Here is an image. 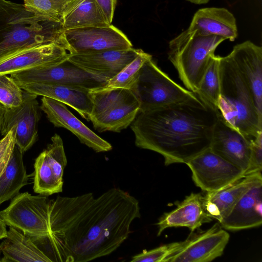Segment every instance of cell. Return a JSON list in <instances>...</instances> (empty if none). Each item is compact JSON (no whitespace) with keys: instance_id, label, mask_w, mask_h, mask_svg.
I'll return each instance as SVG.
<instances>
[{"instance_id":"26","label":"cell","mask_w":262,"mask_h":262,"mask_svg":"<svg viewBox=\"0 0 262 262\" xmlns=\"http://www.w3.org/2000/svg\"><path fill=\"white\" fill-rule=\"evenodd\" d=\"M23 156L15 145L8 165L0 176V205L17 195L21 188L28 184L30 176L27 173Z\"/></svg>"},{"instance_id":"37","label":"cell","mask_w":262,"mask_h":262,"mask_svg":"<svg viewBox=\"0 0 262 262\" xmlns=\"http://www.w3.org/2000/svg\"><path fill=\"white\" fill-rule=\"evenodd\" d=\"M191 3L196 5L205 4L209 2L210 0H186Z\"/></svg>"},{"instance_id":"9","label":"cell","mask_w":262,"mask_h":262,"mask_svg":"<svg viewBox=\"0 0 262 262\" xmlns=\"http://www.w3.org/2000/svg\"><path fill=\"white\" fill-rule=\"evenodd\" d=\"M63 40L71 55L133 48L126 35L112 24L64 30Z\"/></svg>"},{"instance_id":"24","label":"cell","mask_w":262,"mask_h":262,"mask_svg":"<svg viewBox=\"0 0 262 262\" xmlns=\"http://www.w3.org/2000/svg\"><path fill=\"white\" fill-rule=\"evenodd\" d=\"M24 91L37 96L47 97L62 102L75 111L85 120L90 121L92 104L89 91L55 84L18 83Z\"/></svg>"},{"instance_id":"20","label":"cell","mask_w":262,"mask_h":262,"mask_svg":"<svg viewBox=\"0 0 262 262\" xmlns=\"http://www.w3.org/2000/svg\"><path fill=\"white\" fill-rule=\"evenodd\" d=\"M261 182V171L245 174L219 190L207 192L203 195L204 208L210 217L220 223L248 189Z\"/></svg>"},{"instance_id":"8","label":"cell","mask_w":262,"mask_h":262,"mask_svg":"<svg viewBox=\"0 0 262 262\" xmlns=\"http://www.w3.org/2000/svg\"><path fill=\"white\" fill-rule=\"evenodd\" d=\"M49 207L47 195L19 193L7 208L0 211V216L6 225L25 235L41 237L50 234Z\"/></svg>"},{"instance_id":"3","label":"cell","mask_w":262,"mask_h":262,"mask_svg":"<svg viewBox=\"0 0 262 262\" xmlns=\"http://www.w3.org/2000/svg\"><path fill=\"white\" fill-rule=\"evenodd\" d=\"M64 30L61 21L35 15L24 4L0 0V61L36 45L56 42L66 48Z\"/></svg>"},{"instance_id":"31","label":"cell","mask_w":262,"mask_h":262,"mask_svg":"<svg viewBox=\"0 0 262 262\" xmlns=\"http://www.w3.org/2000/svg\"><path fill=\"white\" fill-rule=\"evenodd\" d=\"M23 98L24 90L19 84L8 75L0 74V103L13 108L20 105Z\"/></svg>"},{"instance_id":"30","label":"cell","mask_w":262,"mask_h":262,"mask_svg":"<svg viewBox=\"0 0 262 262\" xmlns=\"http://www.w3.org/2000/svg\"><path fill=\"white\" fill-rule=\"evenodd\" d=\"M152 56L143 50L116 76L107 80L102 87L107 89L121 88L131 90L143 64Z\"/></svg>"},{"instance_id":"16","label":"cell","mask_w":262,"mask_h":262,"mask_svg":"<svg viewBox=\"0 0 262 262\" xmlns=\"http://www.w3.org/2000/svg\"><path fill=\"white\" fill-rule=\"evenodd\" d=\"M71 54L62 45L51 42L34 46L0 61V74L55 66L68 60Z\"/></svg>"},{"instance_id":"27","label":"cell","mask_w":262,"mask_h":262,"mask_svg":"<svg viewBox=\"0 0 262 262\" xmlns=\"http://www.w3.org/2000/svg\"><path fill=\"white\" fill-rule=\"evenodd\" d=\"M64 30L111 25L95 0H80L63 17Z\"/></svg>"},{"instance_id":"29","label":"cell","mask_w":262,"mask_h":262,"mask_svg":"<svg viewBox=\"0 0 262 262\" xmlns=\"http://www.w3.org/2000/svg\"><path fill=\"white\" fill-rule=\"evenodd\" d=\"M29 11L40 16L61 21L80 0H23Z\"/></svg>"},{"instance_id":"38","label":"cell","mask_w":262,"mask_h":262,"mask_svg":"<svg viewBox=\"0 0 262 262\" xmlns=\"http://www.w3.org/2000/svg\"><path fill=\"white\" fill-rule=\"evenodd\" d=\"M5 111V107L0 103V130L3 122V116Z\"/></svg>"},{"instance_id":"23","label":"cell","mask_w":262,"mask_h":262,"mask_svg":"<svg viewBox=\"0 0 262 262\" xmlns=\"http://www.w3.org/2000/svg\"><path fill=\"white\" fill-rule=\"evenodd\" d=\"M187 29L196 31L201 35L219 36L231 41L238 36L235 17L224 8L210 7L198 10Z\"/></svg>"},{"instance_id":"25","label":"cell","mask_w":262,"mask_h":262,"mask_svg":"<svg viewBox=\"0 0 262 262\" xmlns=\"http://www.w3.org/2000/svg\"><path fill=\"white\" fill-rule=\"evenodd\" d=\"M9 227L7 236L0 244L3 254L0 262H51L30 237Z\"/></svg>"},{"instance_id":"15","label":"cell","mask_w":262,"mask_h":262,"mask_svg":"<svg viewBox=\"0 0 262 262\" xmlns=\"http://www.w3.org/2000/svg\"><path fill=\"white\" fill-rule=\"evenodd\" d=\"M252 139L229 125L219 112L209 148L245 174L250 165Z\"/></svg>"},{"instance_id":"34","label":"cell","mask_w":262,"mask_h":262,"mask_svg":"<svg viewBox=\"0 0 262 262\" xmlns=\"http://www.w3.org/2000/svg\"><path fill=\"white\" fill-rule=\"evenodd\" d=\"M262 169V133L251 142L250 165L245 174L261 171Z\"/></svg>"},{"instance_id":"10","label":"cell","mask_w":262,"mask_h":262,"mask_svg":"<svg viewBox=\"0 0 262 262\" xmlns=\"http://www.w3.org/2000/svg\"><path fill=\"white\" fill-rule=\"evenodd\" d=\"M10 77L17 83L55 84L89 91L104 86L106 82L68 60L55 66L13 73Z\"/></svg>"},{"instance_id":"6","label":"cell","mask_w":262,"mask_h":262,"mask_svg":"<svg viewBox=\"0 0 262 262\" xmlns=\"http://www.w3.org/2000/svg\"><path fill=\"white\" fill-rule=\"evenodd\" d=\"M92 107L90 121L98 132L120 133L128 127L140 111L130 90L100 87L89 92Z\"/></svg>"},{"instance_id":"21","label":"cell","mask_w":262,"mask_h":262,"mask_svg":"<svg viewBox=\"0 0 262 262\" xmlns=\"http://www.w3.org/2000/svg\"><path fill=\"white\" fill-rule=\"evenodd\" d=\"M224 229L238 231L262 224V182L248 189L220 223Z\"/></svg>"},{"instance_id":"4","label":"cell","mask_w":262,"mask_h":262,"mask_svg":"<svg viewBox=\"0 0 262 262\" xmlns=\"http://www.w3.org/2000/svg\"><path fill=\"white\" fill-rule=\"evenodd\" d=\"M220 94L218 110L224 120L246 137L262 133V118L251 92L230 54L219 56Z\"/></svg>"},{"instance_id":"14","label":"cell","mask_w":262,"mask_h":262,"mask_svg":"<svg viewBox=\"0 0 262 262\" xmlns=\"http://www.w3.org/2000/svg\"><path fill=\"white\" fill-rule=\"evenodd\" d=\"M37 96L24 90L23 102L20 105L5 107L0 133L4 136L14 127L16 145L23 154L32 146L37 138L40 117Z\"/></svg>"},{"instance_id":"28","label":"cell","mask_w":262,"mask_h":262,"mask_svg":"<svg viewBox=\"0 0 262 262\" xmlns=\"http://www.w3.org/2000/svg\"><path fill=\"white\" fill-rule=\"evenodd\" d=\"M207 106L219 112L218 101L220 94L219 56L213 54L195 93Z\"/></svg>"},{"instance_id":"7","label":"cell","mask_w":262,"mask_h":262,"mask_svg":"<svg viewBox=\"0 0 262 262\" xmlns=\"http://www.w3.org/2000/svg\"><path fill=\"white\" fill-rule=\"evenodd\" d=\"M130 90L139 102V112L198 98L195 93L172 80L152 58L143 64Z\"/></svg>"},{"instance_id":"36","label":"cell","mask_w":262,"mask_h":262,"mask_svg":"<svg viewBox=\"0 0 262 262\" xmlns=\"http://www.w3.org/2000/svg\"><path fill=\"white\" fill-rule=\"evenodd\" d=\"M6 225L0 216V239L5 238L7 235Z\"/></svg>"},{"instance_id":"13","label":"cell","mask_w":262,"mask_h":262,"mask_svg":"<svg viewBox=\"0 0 262 262\" xmlns=\"http://www.w3.org/2000/svg\"><path fill=\"white\" fill-rule=\"evenodd\" d=\"M51 141L34 163L33 190L47 196L62 191L63 171L67 164L60 136L55 134Z\"/></svg>"},{"instance_id":"5","label":"cell","mask_w":262,"mask_h":262,"mask_svg":"<svg viewBox=\"0 0 262 262\" xmlns=\"http://www.w3.org/2000/svg\"><path fill=\"white\" fill-rule=\"evenodd\" d=\"M225 38L188 29L169 42L168 59L187 90L195 93L218 46Z\"/></svg>"},{"instance_id":"1","label":"cell","mask_w":262,"mask_h":262,"mask_svg":"<svg viewBox=\"0 0 262 262\" xmlns=\"http://www.w3.org/2000/svg\"><path fill=\"white\" fill-rule=\"evenodd\" d=\"M141 216L138 201L121 189L50 200V234L42 242L52 262H86L105 256L127 239Z\"/></svg>"},{"instance_id":"18","label":"cell","mask_w":262,"mask_h":262,"mask_svg":"<svg viewBox=\"0 0 262 262\" xmlns=\"http://www.w3.org/2000/svg\"><path fill=\"white\" fill-rule=\"evenodd\" d=\"M133 48L93 54H72L68 60L106 81L116 76L141 52Z\"/></svg>"},{"instance_id":"12","label":"cell","mask_w":262,"mask_h":262,"mask_svg":"<svg viewBox=\"0 0 262 262\" xmlns=\"http://www.w3.org/2000/svg\"><path fill=\"white\" fill-rule=\"evenodd\" d=\"M230 238L218 222L207 230L191 233L179 242L176 251L166 262H208L221 256Z\"/></svg>"},{"instance_id":"19","label":"cell","mask_w":262,"mask_h":262,"mask_svg":"<svg viewBox=\"0 0 262 262\" xmlns=\"http://www.w3.org/2000/svg\"><path fill=\"white\" fill-rule=\"evenodd\" d=\"M247 82L262 118V48L249 40L235 45L230 53Z\"/></svg>"},{"instance_id":"11","label":"cell","mask_w":262,"mask_h":262,"mask_svg":"<svg viewBox=\"0 0 262 262\" xmlns=\"http://www.w3.org/2000/svg\"><path fill=\"white\" fill-rule=\"evenodd\" d=\"M192 179L203 191L212 192L232 183L245 172L208 148L197 155L186 164Z\"/></svg>"},{"instance_id":"22","label":"cell","mask_w":262,"mask_h":262,"mask_svg":"<svg viewBox=\"0 0 262 262\" xmlns=\"http://www.w3.org/2000/svg\"><path fill=\"white\" fill-rule=\"evenodd\" d=\"M212 220L204 208L203 195L200 193H191L174 210L165 213L159 219L156 223L158 227L157 235L170 227H185L193 232Z\"/></svg>"},{"instance_id":"33","label":"cell","mask_w":262,"mask_h":262,"mask_svg":"<svg viewBox=\"0 0 262 262\" xmlns=\"http://www.w3.org/2000/svg\"><path fill=\"white\" fill-rule=\"evenodd\" d=\"M16 145L14 127L0 140V176L7 167Z\"/></svg>"},{"instance_id":"2","label":"cell","mask_w":262,"mask_h":262,"mask_svg":"<svg viewBox=\"0 0 262 262\" xmlns=\"http://www.w3.org/2000/svg\"><path fill=\"white\" fill-rule=\"evenodd\" d=\"M219 113L198 98L139 112L130 126L137 147L161 155L166 166L186 164L210 148Z\"/></svg>"},{"instance_id":"35","label":"cell","mask_w":262,"mask_h":262,"mask_svg":"<svg viewBox=\"0 0 262 262\" xmlns=\"http://www.w3.org/2000/svg\"><path fill=\"white\" fill-rule=\"evenodd\" d=\"M95 1L108 22L112 24L116 6L117 0H95Z\"/></svg>"},{"instance_id":"39","label":"cell","mask_w":262,"mask_h":262,"mask_svg":"<svg viewBox=\"0 0 262 262\" xmlns=\"http://www.w3.org/2000/svg\"><path fill=\"white\" fill-rule=\"evenodd\" d=\"M1 253H2V252H1V248H0V257H1ZM0 260H1V259H0Z\"/></svg>"},{"instance_id":"32","label":"cell","mask_w":262,"mask_h":262,"mask_svg":"<svg viewBox=\"0 0 262 262\" xmlns=\"http://www.w3.org/2000/svg\"><path fill=\"white\" fill-rule=\"evenodd\" d=\"M179 242L164 245L132 257V262H166L167 258L177 249Z\"/></svg>"},{"instance_id":"17","label":"cell","mask_w":262,"mask_h":262,"mask_svg":"<svg viewBox=\"0 0 262 262\" xmlns=\"http://www.w3.org/2000/svg\"><path fill=\"white\" fill-rule=\"evenodd\" d=\"M41 100V110L55 126L70 130L81 143L96 152H105L112 149L113 147L110 143L88 127L68 109L65 104L44 96Z\"/></svg>"}]
</instances>
